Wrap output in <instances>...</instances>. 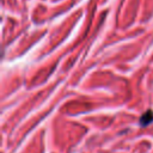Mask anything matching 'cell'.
<instances>
[{"label": "cell", "mask_w": 153, "mask_h": 153, "mask_svg": "<svg viewBox=\"0 0 153 153\" xmlns=\"http://www.w3.org/2000/svg\"><path fill=\"white\" fill-rule=\"evenodd\" d=\"M153 122V111L152 110H147L141 117H140V126L146 127L148 124H151Z\"/></svg>", "instance_id": "cell-1"}]
</instances>
